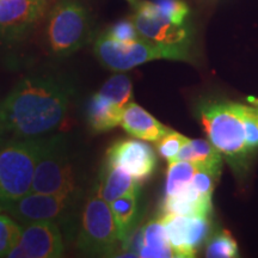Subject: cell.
Returning <instances> with one entry per match:
<instances>
[{
  "label": "cell",
  "instance_id": "1",
  "mask_svg": "<svg viewBox=\"0 0 258 258\" xmlns=\"http://www.w3.org/2000/svg\"><path fill=\"white\" fill-rule=\"evenodd\" d=\"M72 86L50 76L28 77L0 104L8 133L38 138L59 127L69 110Z\"/></svg>",
  "mask_w": 258,
  "mask_h": 258
},
{
  "label": "cell",
  "instance_id": "2",
  "mask_svg": "<svg viewBox=\"0 0 258 258\" xmlns=\"http://www.w3.org/2000/svg\"><path fill=\"white\" fill-rule=\"evenodd\" d=\"M199 115L208 140L220 151L235 172H244L250 150L245 140L241 104L207 102L199 106Z\"/></svg>",
  "mask_w": 258,
  "mask_h": 258
},
{
  "label": "cell",
  "instance_id": "3",
  "mask_svg": "<svg viewBox=\"0 0 258 258\" xmlns=\"http://www.w3.org/2000/svg\"><path fill=\"white\" fill-rule=\"evenodd\" d=\"M32 192L83 195V177L63 135L48 137L35 169Z\"/></svg>",
  "mask_w": 258,
  "mask_h": 258
},
{
  "label": "cell",
  "instance_id": "4",
  "mask_svg": "<svg viewBox=\"0 0 258 258\" xmlns=\"http://www.w3.org/2000/svg\"><path fill=\"white\" fill-rule=\"evenodd\" d=\"M47 137L14 139L0 147V212L31 192L37 161Z\"/></svg>",
  "mask_w": 258,
  "mask_h": 258
},
{
  "label": "cell",
  "instance_id": "5",
  "mask_svg": "<svg viewBox=\"0 0 258 258\" xmlns=\"http://www.w3.org/2000/svg\"><path fill=\"white\" fill-rule=\"evenodd\" d=\"M83 195H50L31 191L8 203L3 212L8 213L22 225L36 221L54 222L64 235L71 237L78 230Z\"/></svg>",
  "mask_w": 258,
  "mask_h": 258
},
{
  "label": "cell",
  "instance_id": "6",
  "mask_svg": "<svg viewBox=\"0 0 258 258\" xmlns=\"http://www.w3.org/2000/svg\"><path fill=\"white\" fill-rule=\"evenodd\" d=\"M95 54L102 64L114 72H127L153 60L190 61L189 44H163L144 37L131 43H121L106 34L96 41Z\"/></svg>",
  "mask_w": 258,
  "mask_h": 258
},
{
  "label": "cell",
  "instance_id": "7",
  "mask_svg": "<svg viewBox=\"0 0 258 258\" xmlns=\"http://www.w3.org/2000/svg\"><path fill=\"white\" fill-rule=\"evenodd\" d=\"M77 234V246L88 256H114L121 247L110 205L98 195L95 186L84 202Z\"/></svg>",
  "mask_w": 258,
  "mask_h": 258
},
{
  "label": "cell",
  "instance_id": "8",
  "mask_svg": "<svg viewBox=\"0 0 258 258\" xmlns=\"http://www.w3.org/2000/svg\"><path fill=\"white\" fill-rule=\"evenodd\" d=\"M90 32L88 10L78 0H59L48 17L47 36L51 51L69 56L86 43Z\"/></svg>",
  "mask_w": 258,
  "mask_h": 258
},
{
  "label": "cell",
  "instance_id": "9",
  "mask_svg": "<svg viewBox=\"0 0 258 258\" xmlns=\"http://www.w3.org/2000/svg\"><path fill=\"white\" fill-rule=\"evenodd\" d=\"M64 253L63 233L56 224L36 221L23 225L21 239L10 258H59Z\"/></svg>",
  "mask_w": 258,
  "mask_h": 258
},
{
  "label": "cell",
  "instance_id": "10",
  "mask_svg": "<svg viewBox=\"0 0 258 258\" xmlns=\"http://www.w3.org/2000/svg\"><path fill=\"white\" fill-rule=\"evenodd\" d=\"M132 21L141 37L163 44H189L188 25H177L163 17L153 2H138Z\"/></svg>",
  "mask_w": 258,
  "mask_h": 258
},
{
  "label": "cell",
  "instance_id": "11",
  "mask_svg": "<svg viewBox=\"0 0 258 258\" xmlns=\"http://www.w3.org/2000/svg\"><path fill=\"white\" fill-rule=\"evenodd\" d=\"M106 156L109 163L120 166L140 183L150 178L157 167L156 153L140 139L117 141L111 145Z\"/></svg>",
  "mask_w": 258,
  "mask_h": 258
},
{
  "label": "cell",
  "instance_id": "12",
  "mask_svg": "<svg viewBox=\"0 0 258 258\" xmlns=\"http://www.w3.org/2000/svg\"><path fill=\"white\" fill-rule=\"evenodd\" d=\"M49 0H0V30L10 36L25 34L47 11Z\"/></svg>",
  "mask_w": 258,
  "mask_h": 258
},
{
  "label": "cell",
  "instance_id": "13",
  "mask_svg": "<svg viewBox=\"0 0 258 258\" xmlns=\"http://www.w3.org/2000/svg\"><path fill=\"white\" fill-rule=\"evenodd\" d=\"M121 125L131 137L151 143H157L170 131L134 102H129L124 106Z\"/></svg>",
  "mask_w": 258,
  "mask_h": 258
},
{
  "label": "cell",
  "instance_id": "14",
  "mask_svg": "<svg viewBox=\"0 0 258 258\" xmlns=\"http://www.w3.org/2000/svg\"><path fill=\"white\" fill-rule=\"evenodd\" d=\"M95 188L98 195L110 205L124 195L140 194V182L120 166L106 161Z\"/></svg>",
  "mask_w": 258,
  "mask_h": 258
},
{
  "label": "cell",
  "instance_id": "15",
  "mask_svg": "<svg viewBox=\"0 0 258 258\" xmlns=\"http://www.w3.org/2000/svg\"><path fill=\"white\" fill-rule=\"evenodd\" d=\"M131 247H134L137 257L141 258L175 257L161 218L148 221L141 230L137 243L132 244Z\"/></svg>",
  "mask_w": 258,
  "mask_h": 258
},
{
  "label": "cell",
  "instance_id": "16",
  "mask_svg": "<svg viewBox=\"0 0 258 258\" xmlns=\"http://www.w3.org/2000/svg\"><path fill=\"white\" fill-rule=\"evenodd\" d=\"M121 249L127 251L133 239V234L140 220V194H129L110 203Z\"/></svg>",
  "mask_w": 258,
  "mask_h": 258
},
{
  "label": "cell",
  "instance_id": "17",
  "mask_svg": "<svg viewBox=\"0 0 258 258\" xmlns=\"http://www.w3.org/2000/svg\"><path fill=\"white\" fill-rule=\"evenodd\" d=\"M212 201L205 199L190 183L188 188L164 200L163 214L211 215Z\"/></svg>",
  "mask_w": 258,
  "mask_h": 258
},
{
  "label": "cell",
  "instance_id": "18",
  "mask_svg": "<svg viewBox=\"0 0 258 258\" xmlns=\"http://www.w3.org/2000/svg\"><path fill=\"white\" fill-rule=\"evenodd\" d=\"M123 109L105 99L99 93L92 96L89 104L88 120L92 131L103 133L121 124Z\"/></svg>",
  "mask_w": 258,
  "mask_h": 258
},
{
  "label": "cell",
  "instance_id": "19",
  "mask_svg": "<svg viewBox=\"0 0 258 258\" xmlns=\"http://www.w3.org/2000/svg\"><path fill=\"white\" fill-rule=\"evenodd\" d=\"M176 160H185L199 166L222 167V154L211 141L196 139L188 140L179 151Z\"/></svg>",
  "mask_w": 258,
  "mask_h": 258
},
{
  "label": "cell",
  "instance_id": "20",
  "mask_svg": "<svg viewBox=\"0 0 258 258\" xmlns=\"http://www.w3.org/2000/svg\"><path fill=\"white\" fill-rule=\"evenodd\" d=\"M161 220L165 226L173 256L179 258L192 257L186 245V227H188L189 215L163 214Z\"/></svg>",
  "mask_w": 258,
  "mask_h": 258
},
{
  "label": "cell",
  "instance_id": "21",
  "mask_svg": "<svg viewBox=\"0 0 258 258\" xmlns=\"http://www.w3.org/2000/svg\"><path fill=\"white\" fill-rule=\"evenodd\" d=\"M199 165L185 160L169 161V167L166 172L165 184V199L172 198L191 183L192 177L198 171Z\"/></svg>",
  "mask_w": 258,
  "mask_h": 258
},
{
  "label": "cell",
  "instance_id": "22",
  "mask_svg": "<svg viewBox=\"0 0 258 258\" xmlns=\"http://www.w3.org/2000/svg\"><path fill=\"white\" fill-rule=\"evenodd\" d=\"M97 93L114 104L124 108L133 98V85H132L131 77L124 73H116L106 80Z\"/></svg>",
  "mask_w": 258,
  "mask_h": 258
},
{
  "label": "cell",
  "instance_id": "23",
  "mask_svg": "<svg viewBox=\"0 0 258 258\" xmlns=\"http://www.w3.org/2000/svg\"><path fill=\"white\" fill-rule=\"evenodd\" d=\"M23 226L8 213L0 212V257H8L21 239Z\"/></svg>",
  "mask_w": 258,
  "mask_h": 258
},
{
  "label": "cell",
  "instance_id": "24",
  "mask_svg": "<svg viewBox=\"0 0 258 258\" xmlns=\"http://www.w3.org/2000/svg\"><path fill=\"white\" fill-rule=\"evenodd\" d=\"M211 215H189L186 227V245L192 257L201 245L207 240L211 232Z\"/></svg>",
  "mask_w": 258,
  "mask_h": 258
},
{
  "label": "cell",
  "instance_id": "25",
  "mask_svg": "<svg viewBox=\"0 0 258 258\" xmlns=\"http://www.w3.org/2000/svg\"><path fill=\"white\" fill-rule=\"evenodd\" d=\"M206 256L212 258H233L238 256V245L227 231L219 232L208 241Z\"/></svg>",
  "mask_w": 258,
  "mask_h": 258
},
{
  "label": "cell",
  "instance_id": "26",
  "mask_svg": "<svg viewBox=\"0 0 258 258\" xmlns=\"http://www.w3.org/2000/svg\"><path fill=\"white\" fill-rule=\"evenodd\" d=\"M188 140L189 139L184 137V135L170 129L160 140L157 141L156 147L160 157H163L167 161H173L176 160L179 151L188 143Z\"/></svg>",
  "mask_w": 258,
  "mask_h": 258
},
{
  "label": "cell",
  "instance_id": "27",
  "mask_svg": "<svg viewBox=\"0 0 258 258\" xmlns=\"http://www.w3.org/2000/svg\"><path fill=\"white\" fill-rule=\"evenodd\" d=\"M158 12L173 24H186L185 19L189 16V8L182 0H156L153 2Z\"/></svg>",
  "mask_w": 258,
  "mask_h": 258
},
{
  "label": "cell",
  "instance_id": "28",
  "mask_svg": "<svg viewBox=\"0 0 258 258\" xmlns=\"http://www.w3.org/2000/svg\"><path fill=\"white\" fill-rule=\"evenodd\" d=\"M241 116H243L245 140L249 150L258 147V109L254 106L241 104Z\"/></svg>",
  "mask_w": 258,
  "mask_h": 258
},
{
  "label": "cell",
  "instance_id": "29",
  "mask_svg": "<svg viewBox=\"0 0 258 258\" xmlns=\"http://www.w3.org/2000/svg\"><path fill=\"white\" fill-rule=\"evenodd\" d=\"M105 34L114 41L121 42V43H131V42L141 38L132 19L131 21L118 22V23L112 25Z\"/></svg>",
  "mask_w": 258,
  "mask_h": 258
},
{
  "label": "cell",
  "instance_id": "30",
  "mask_svg": "<svg viewBox=\"0 0 258 258\" xmlns=\"http://www.w3.org/2000/svg\"><path fill=\"white\" fill-rule=\"evenodd\" d=\"M8 133V129H6L4 118H3L2 112H0V147L3 146V140H4V135Z\"/></svg>",
  "mask_w": 258,
  "mask_h": 258
},
{
  "label": "cell",
  "instance_id": "31",
  "mask_svg": "<svg viewBox=\"0 0 258 258\" xmlns=\"http://www.w3.org/2000/svg\"><path fill=\"white\" fill-rule=\"evenodd\" d=\"M246 101L249 102L250 104H252V105L256 106V108L258 109V98H257V97H247Z\"/></svg>",
  "mask_w": 258,
  "mask_h": 258
},
{
  "label": "cell",
  "instance_id": "32",
  "mask_svg": "<svg viewBox=\"0 0 258 258\" xmlns=\"http://www.w3.org/2000/svg\"><path fill=\"white\" fill-rule=\"evenodd\" d=\"M128 2H129V3H131V4H133L134 6L138 4V0H128Z\"/></svg>",
  "mask_w": 258,
  "mask_h": 258
}]
</instances>
